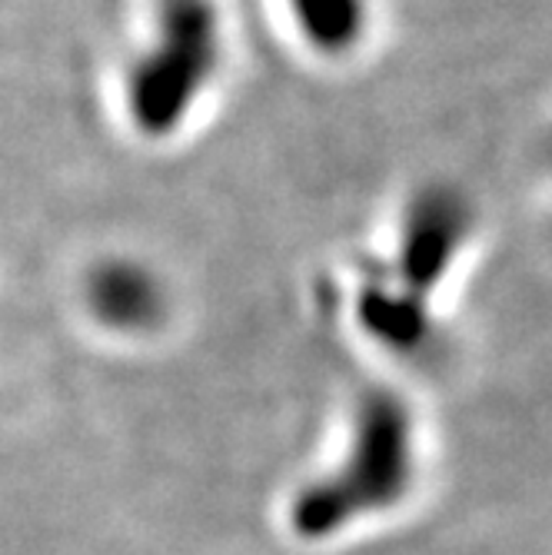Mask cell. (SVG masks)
<instances>
[{
    "instance_id": "6da1fadb",
    "label": "cell",
    "mask_w": 552,
    "mask_h": 555,
    "mask_svg": "<svg viewBox=\"0 0 552 555\" xmlns=\"http://www.w3.org/2000/svg\"><path fill=\"white\" fill-rule=\"evenodd\" d=\"M93 299L97 307L104 310L114 323H127V320H140L146 313V299L150 289L143 286L140 273L127 270V267H111L97 276L93 283Z\"/></svg>"
}]
</instances>
